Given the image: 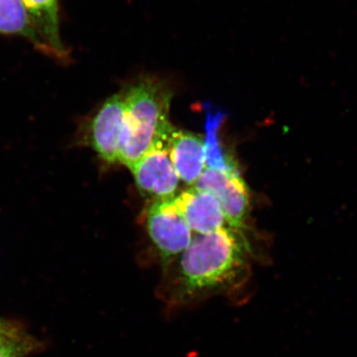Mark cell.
I'll list each match as a JSON object with an SVG mask.
<instances>
[{"instance_id":"cell-3","label":"cell","mask_w":357,"mask_h":357,"mask_svg":"<svg viewBox=\"0 0 357 357\" xmlns=\"http://www.w3.org/2000/svg\"><path fill=\"white\" fill-rule=\"evenodd\" d=\"M145 225L163 271L184 252L194 237L174 199L152 202Z\"/></svg>"},{"instance_id":"cell-7","label":"cell","mask_w":357,"mask_h":357,"mask_svg":"<svg viewBox=\"0 0 357 357\" xmlns=\"http://www.w3.org/2000/svg\"><path fill=\"white\" fill-rule=\"evenodd\" d=\"M174 201L194 234L229 227L217 198L206 190L192 185L176 195Z\"/></svg>"},{"instance_id":"cell-5","label":"cell","mask_w":357,"mask_h":357,"mask_svg":"<svg viewBox=\"0 0 357 357\" xmlns=\"http://www.w3.org/2000/svg\"><path fill=\"white\" fill-rule=\"evenodd\" d=\"M124 107L123 91L109 96L89 119L84 136L98 158L109 165L119 162Z\"/></svg>"},{"instance_id":"cell-13","label":"cell","mask_w":357,"mask_h":357,"mask_svg":"<svg viewBox=\"0 0 357 357\" xmlns=\"http://www.w3.org/2000/svg\"><path fill=\"white\" fill-rule=\"evenodd\" d=\"M10 324V321H6V319H0V330L1 328H6L7 325H9Z\"/></svg>"},{"instance_id":"cell-6","label":"cell","mask_w":357,"mask_h":357,"mask_svg":"<svg viewBox=\"0 0 357 357\" xmlns=\"http://www.w3.org/2000/svg\"><path fill=\"white\" fill-rule=\"evenodd\" d=\"M194 185L211 192L217 198L230 227L245 231L250 197L239 172L206 168Z\"/></svg>"},{"instance_id":"cell-4","label":"cell","mask_w":357,"mask_h":357,"mask_svg":"<svg viewBox=\"0 0 357 357\" xmlns=\"http://www.w3.org/2000/svg\"><path fill=\"white\" fill-rule=\"evenodd\" d=\"M168 138L157 142L129 169L141 194L152 202L175 198L180 184L167 149Z\"/></svg>"},{"instance_id":"cell-1","label":"cell","mask_w":357,"mask_h":357,"mask_svg":"<svg viewBox=\"0 0 357 357\" xmlns=\"http://www.w3.org/2000/svg\"><path fill=\"white\" fill-rule=\"evenodd\" d=\"M253 257L257 255L241 230L225 227L194 234L184 252L164 270L157 297L168 310L215 297L241 299L250 281Z\"/></svg>"},{"instance_id":"cell-12","label":"cell","mask_w":357,"mask_h":357,"mask_svg":"<svg viewBox=\"0 0 357 357\" xmlns=\"http://www.w3.org/2000/svg\"><path fill=\"white\" fill-rule=\"evenodd\" d=\"M39 349L38 340L21 326L10 321L0 330V357H27Z\"/></svg>"},{"instance_id":"cell-8","label":"cell","mask_w":357,"mask_h":357,"mask_svg":"<svg viewBox=\"0 0 357 357\" xmlns=\"http://www.w3.org/2000/svg\"><path fill=\"white\" fill-rule=\"evenodd\" d=\"M167 149L180 180L189 187L196 184L206 168L203 138L189 131L174 128L169 135Z\"/></svg>"},{"instance_id":"cell-2","label":"cell","mask_w":357,"mask_h":357,"mask_svg":"<svg viewBox=\"0 0 357 357\" xmlns=\"http://www.w3.org/2000/svg\"><path fill=\"white\" fill-rule=\"evenodd\" d=\"M122 91L126 107L119 162L130 169L172 132L169 110L173 93L166 82L154 77L137 79Z\"/></svg>"},{"instance_id":"cell-11","label":"cell","mask_w":357,"mask_h":357,"mask_svg":"<svg viewBox=\"0 0 357 357\" xmlns=\"http://www.w3.org/2000/svg\"><path fill=\"white\" fill-rule=\"evenodd\" d=\"M225 119V114L218 112L213 114L208 110L206 121V137L204 140L206 168L223 171V172H239L234 160L223 151L222 142L218 138V129Z\"/></svg>"},{"instance_id":"cell-10","label":"cell","mask_w":357,"mask_h":357,"mask_svg":"<svg viewBox=\"0 0 357 357\" xmlns=\"http://www.w3.org/2000/svg\"><path fill=\"white\" fill-rule=\"evenodd\" d=\"M0 35L17 36L48 56V49L40 37L22 0H0Z\"/></svg>"},{"instance_id":"cell-9","label":"cell","mask_w":357,"mask_h":357,"mask_svg":"<svg viewBox=\"0 0 357 357\" xmlns=\"http://www.w3.org/2000/svg\"><path fill=\"white\" fill-rule=\"evenodd\" d=\"M22 1L33 24L48 49L49 57L64 64L70 62V52L61 37L59 0Z\"/></svg>"}]
</instances>
